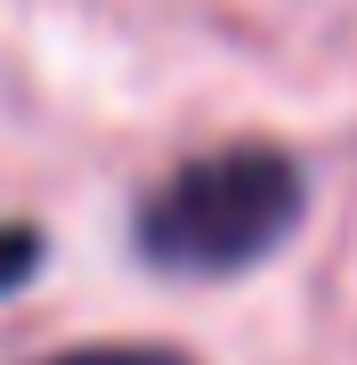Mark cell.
I'll list each match as a JSON object with an SVG mask.
<instances>
[{
  "mask_svg": "<svg viewBox=\"0 0 357 365\" xmlns=\"http://www.w3.org/2000/svg\"><path fill=\"white\" fill-rule=\"evenodd\" d=\"M49 365H187L179 349H73V357H49Z\"/></svg>",
  "mask_w": 357,
  "mask_h": 365,
  "instance_id": "3",
  "label": "cell"
},
{
  "mask_svg": "<svg viewBox=\"0 0 357 365\" xmlns=\"http://www.w3.org/2000/svg\"><path fill=\"white\" fill-rule=\"evenodd\" d=\"M41 276V227H0V292H16V284H33Z\"/></svg>",
  "mask_w": 357,
  "mask_h": 365,
  "instance_id": "2",
  "label": "cell"
},
{
  "mask_svg": "<svg viewBox=\"0 0 357 365\" xmlns=\"http://www.w3.org/2000/svg\"><path fill=\"white\" fill-rule=\"evenodd\" d=\"M309 179L284 146H212L138 203V252L171 276H244L301 227Z\"/></svg>",
  "mask_w": 357,
  "mask_h": 365,
  "instance_id": "1",
  "label": "cell"
}]
</instances>
